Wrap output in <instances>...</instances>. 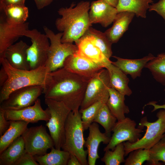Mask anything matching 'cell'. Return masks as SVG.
Wrapping results in <instances>:
<instances>
[{"label": "cell", "instance_id": "1", "mask_svg": "<svg viewBox=\"0 0 165 165\" xmlns=\"http://www.w3.org/2000/svg\"><path fill=\"white\" fill-rule=\"evenodd\" d=\"M50 74V81L43 90L45 98L62 102L72 111H79L91 78L79 75L63 67Z\"/></svg>", "mask_w": 165, "mask_h": 165}, {"label": "cell", "instance_id": "2", "mask_svg": "<svg viewBox=\"0 0 165 165\" xmlns=\"http://www.w3.org/2000/svg\"><path fill=\"white\" fill-rule=\"evenodd\" d=\"M90 3L82 1L76 6L73 2L68 7H61L58 11L61 17L56 20L57 30L62 33V43H72L82 37L92 26L89 17Z\"/></svg>", "mask_w": 165, "mask_h": 165}, {"label": "cell", "instance_id": "3", "mask_svg": "<svg viewBox=\"0 0 165 165\" xmlns=\"http://www.w3.org/2000/svg\"><path fill=\"white\" fill-rule=\"evenodd\" d=\"M0 63L8 75V80L0 89V103L17 89L28 86L39 85L44 89L50 81V72L45 66L33 70L17 69L11 66L4 57L0 58Z\"/></svg>", "mask_w": 165, "mask_h": 165}, {"label": "cell", "instance_id": "4", "mask_svg": "<svg viewBox=\"0 0 165 165\" xmlns=\"http://www.w3.org/2000/svg\"><path fill=\"white\" fill-rule=\"evenodd\" d=\"M84 131L81 115L79 111H71L66 122L61 148L76 156L82 165H87V153L84 149L85 140Z\"/></svg>", "mask_w": 165, "mask_h": 165}, {"label": "cell", "instance_id": "5", "mask_svg": "<svg viewBox=\"0 0 165 165\" xmlns=\"http://www.w3.org/2000/svg\"><path fill=\"white\" fill-rule=\"evenodd\" d=\"M162 109L157 113L156 116L158 119L155 122H148L146 117L142 119L138 127L143 129L146 127V132L142 137L135 143L123 142L125 156L138 148L149 149L165 135V108Z\"/></svg>", "mask_w": 165, "mask_h": 165}, {"label": "cell", "instance_id": "6", "mask_svg": "<svg viewBox=\"0 0 165 165\" xmlns=\"http://www.w3.org/2000/svg\"><path fill=\"white\" fill-rule=\"evenodd\" d=\"M43 29L50 43L45 66L50 72H52L63 67L66 59L77 52L78 48L76 45L72 43H62V32L55 34L46 26H44Z\"/></svg>", "mask_w": 165, "mask_h": 165}, {"label": "cell", "instance_id": "7", "mask_svg": "<svg viewBox=\"0 0 165 165\" xmlns=\"http://www.w3.org/2000/svg\"><path fill=\"white\" fill-rule=\"evenodd\" d=\"M45 102L50 114V118L46 125L48 128L55 148L61 149L64 141L66 122L71 110L61 102L45 98Z\"/></svg>", "mask_w": 165, "mask_h": 165}, {"label": "cell", "instance_id": "8", "mask_svg": "<svg viewBox=\"0 0 165 165\" xmlns=\"http://www.w3.org/2000/svg\"><path fill=\"white\" fill-rule=\"evenodd\" d=\"M25 36L30 38L31 44L27 51V61L30 70L45 66L48 57L50 43L46 35L35 29H29Z\"/></svg>", "mask_w": 165, "mask_h": 165}, {"label": "cell", "instance_id": "9", "mask_svg": "<svg viewBox=\"0 0 165 165\" xmlns=\"http://www.w3.org/2000/svg\"><path fill=\"white\" fill-rule=\"evenodd\" d=\"M110 87L108 71L106 68H103L90 79L79 110L86 108L98 101L108 100V89Z\"/></svg>", "mask_w": 165, "mask_h": 165}, {"label": "cell", "instance_id": "10", "mask_svg": "<svg viewBox=\"0 0 165 165\" xmlns=\"http://www.w3.org/2000/svg\"><path fill=\"white\" fill-rule=\"evenodd\" d=\"M21 136L25 151L34 156L45 154L48 149L54 147L52 137L42 125L28 127Z\"/></svg>", "mask_w": 165, "mask_h": 165}, {"label": "cell", "instance_id": "11", "mask_svg": "<svg viewBox=\"0 0 165 165\" xmlns=\"http://www.w3.org/2000/svg\"><path fill=\"white\" fill-rule=\"evenodd\" d=\"M43 87L39 85L30 86L17 89L0 103V108L5 110H17L32 105L43 93Z\"/></svg>", "mask_w": 165, "mask_h": 165}, {"label": "cell", "instance_id": "12", "mask_svg": "<svg viewBox=\"0 0 165 165\" xmlns=\"http://www.w3.org/2000/svg\"><path fill=\"white\" fill-rule=\"evenodd\" d=\"M135 121L128 117L116 122L112 131L113 134L110 140L104 151L111 149L113 150L118 144L125 141L133 143L138 141L141 138V133L143 129L136 128Z\"/></svg>", "mask_w": 165, "mask_h": 165}, {"label": "cell", "instance_id": "13", "mask_svg": "<svg viewBox=\"0 0 165 165\" xmlns=\"http://www.w3.org/2000/svg\"><path fill=\"white\" fill-rule=\"evenodd\" d=\"M5 116L7 120H21L34 123L39 121L46 122L50 118V114L47 108H42L41 100L38 98L32 105L17 110H5Z\"/></svg>", "mask_w": 165, "mask_h": 165}, {"label": "cell", "instance_id": "14", "mask_svg": "<svg viewBox=\"0 0 165 165\" xmlns=\"http://www.w3.org/2000/svg\"><path fill=\"white\" fill-rule=\"evenodd\" d=\"M29 30V23L19 24H10L0 17V58L4 57L7 49L19 38L25 36Z\"/></svg>", "mask_w": 165, "mask_h": 165}, {"label": "cell", "instance_id": "15", "mask_svg": "<svg viewBox=\"0 0 165 165\" xmlns=\"http://www.w3.org/2000/svg\"><path fill=\"white\" fill-rule=\"evenodd\" d=\"M63 68L69 72L90 79L103 68L80 55L77 52L66 59Z\"/></svg>", "mask_w": 165, "mask_h": 165}, {"label": "cell", "instance_id": "16", "mask_svg": "<svg viewBox=\"0 0 165 165\" xmlns=\"http://www.w3.org/2000/svg\"><path fill=\"white\" fill-rule=\"evenodd\" d=\"M117 13L116 8L104 0L93 1L89 12L90 22L92 25L99 24L107 27L113 22Z\"/></svg>", "mask_w": 165, "mask_h": 165}, {"label": "cell", "instance_id": "17", "mask_svg": "<svg viewBox=\"0 0 165 165\" xmlns=\"http://www.w3.org/2000/svg\"><path fill=\"white\" fill-rule=\"evenodd\" d=\"M88 129L89 135L85 141L84 147L87 148L88 165H95L97 160L100 158L98 150L100 144L102 142L108 144L111 137L105 132H101L96 122L92 123Z\"/></svg>", "mask_w": 165, "mask_h": 165}, {"label": "cell", "instance_id": "18", "mask_svg": "<svg viewBox=\"0 0 165 165\" xmlns=\"http://www.w3.org/2000/svg\"><path fill=\"white\" fill-rule=\"evenodd\" d=\"M77 53L102 68L112 63L100 50L87 38L82 36L75 42Z\"/></svg>", "mask_w": 165, "mask_h": 165}, {"label": "cell", "instance_id": "19", "mask_svg": "<svg viewBox=\"0 0 165 165\" xmlns=\"http://www.w3.org/2000/svg\"><path fill=\"white\" fill-rule=\"evenodd\" d=\"M29 46L25 42L20 40L7 49L4 58L14 68L30 70L27 54V50Z\"/></svg>", "mask_w": 165, "mask_h": 165}, {"label": "cell", "instance_id": "20", "mask_svg": "<svg viewBox=\"0 0 165 165\" xmlns=\"http://www.w3.org/2000/svg\"><path fill=\"white\" fill-rule=\"evenodd\" d=\"M113 57L117 60L112 61V63L125 74L130 75L133 79L140 76L142 69L148 62L155 57L151 53L142 58L136 59H123L116 56Z\"/></svg>", "mask_w": 165, "mask_h": 165}, {"label": "cell", "instance_id": "21", "mask_svg": "<svg viewBox=\"0 0 165 165\" xmlns=\"http://www.w3.org/2000/svg\"><path fill=\"white\" fill-rule=\"evenodd\" d=\"M135 15L133 12L127 11L118 13L112 26L104 32L112 44L117 42L127 30Z\"/></svg>", "mask_w": 165, "mask_h": 165}, {"label": "cell", "instance_id": "22", "mask_svg": "<svg viewBox=\"0 0 165 165\" xmlns=\"http://www.w3.org/2000/svg\"><path fill=\"white\" fill-rule=\"evenodd\" d=\"M108 92L107 105L117 121L123 119L126 117L125 114L130 112L129 107L125 103V95L112 87L108 89Z\"/></svg>", "mask_w": 165, "mask_h": 165}, {"label": "cell", "instance_id": "23", "mask_svg": "<svg viewBox=\"0 0 165 165\" xmlns=\"http://www.w3.org/2000/svg\"><path fill=\"white\" fill-rule=\"evenodd\" d=\"M105 68L109 73L111 87L125 96L130 95L132 91L128 86L129 79L127 75L112 63Z\"/></svg>", "mask_w": 165, "mask_h": 165}, {"label": "cell", "instance_id": "24", "mask_svg": "<svg viewBox=\"0 0 165 165\" xmlns=\"http://www.w3.org/2000/svg\"><path fill=\"white\" fill-rule=\"evenodd\" d=\"M2 16L7 23L19 24L26 22L28 17V8L24 5L0 6Z\"/></svg>", "mask_w": 165, "mask_h": 165}, {"label": "cell", "instance_id": "25", "mask_svg": "<svg viewBox=\"0 0 165 165\" xmlns=\"http://www.w3.org/2000/svg\"><path fill=\"white\" fill-rule=\"evenodd\" d=\"M8 129L0 136V153L22 135L28 128L29 123L21 120H9Z\"/></svg>", "mask_w": 165, "mask_h": 165}, {"label": "cell", "instance_id": "26", "mask_svg": "<svg viewBox=\"0 0 165 165\" xmlns=\"http://www.w3.org/2000/svg\"><path fill=\"white\" fill-rule=\"evenodd\" d=\"M25 152L24 141L21 136L0 153V165H14Z\"/></svg>", "mask_w": 165, "mask_h": 165}, {"label": "cell", "instance_id": "27", "mask_svg": "<svg viewBox=\"0 0 165 165\" xmlns=\"http://www.w3.org/2000/svg\"><path fill=\"white\" fill-rule=\"evenodd\" d=\"M152 0H118L116 8L118 13L127 11L133 12L138 17L145 18L149 3Z\"/></svg>", "mask_w": 165, "mask_h": 165}, {"label": "cell", "instance_id": "28", "mask_svg": "<svg viewBox=\"0 0 165 165\" xmlns=\"http://www.w3.org/2000/svg\"><path fill=\"white\" fill-rule=\"evenodd\" d=\"M88 38L98 48L108 59L112 56V43L109 40L105 33L90 27L82 36Z\"/></svg>", "mask_w": 165, "mask_h": 165}, {"label": "cell", "instance_id": "29", "mask_svg": "<svg viewBox=\"0 0 165 165\" xmlns=\"http://www.w3.org/2000/svg\"><path fill=\"white\" fill-rule=\"evenodd\" d=\"M51 151L43 155L34 156L39 165H67L70 154L53 147Z\"/></svg>", "mask_w": 165, "mask_h": 165}, {"label": "cell", "instance_id": "30", "mask_svg": "<svg viewBox=\"0 0 165 165\" xmlns=\"http://www.w3.org/2000/svg\"><path fill=\"white\" fill-rule=\"evenodd\" d=\"M117 120L106 104L101 108L93 122L102 126L105 130V133L110 136Z\"/></svg>", "mask_w": 165, "mask_h": 165}, {"label": "cell", "instance_id": "31", "mask_svg": "<svg viewBox=\"0 0 165 165\" xmlns=\"http://www.w3.org/2000/svg\"><path fill=\"white\" fill-rule=\"evenodd\" d=\"M145 68L149 69L157 82L165 86V60L160 54L148 62Z\"/></svg>", "mask_w": 165, "mask_h": 165}, {"label": "cell", "instance_id": "32", "mask_svg": "<svg viewBox=\"0 0 165 165\" xmlns=\"http://www.w3.org/2000/svg\"><path fill=\"white\" fill-rule=\"evenodd\" d=\"M107 100H103L98 101L86 108L79 110L81 115V119L84 130L88 129L99 110L106 103Z\"/></svg>", "mask_w": 165, "mask_h": 165}, {"label": "cell", "instance_id": "33", "mask_svg": "<svg viewBox=\"0 0 165 165\" xmlns=\"http://www.w3.org/2000/svg\"><path fill=\"white\" fill-rule=\"evenodd\" d=\"M125 154L123 142L117 145L113 150L105 151L101 160L106 165H119L125 162Z\"/></svg>", "mask_w": 165, "mask_h": 165}, {"label": "cell", "instance_id": "34", "mask_svg": "<svg viewBox=\"0 0 165 165\" xmlns=\"http://www.w3.org/2000/svg\"><path fill=\"white\" fill-rule=\"evenodd\" d=\"M149 160L151 165H161L160 161L165 163V135L149 149Z\"/></svg>", "mask_w": 165, "mask_h": 165}, {"label": "cell", "instance_id": "35", "mask_svg": "<svg viewBox=\"0 0 165 165\" xmlns=\"http://www.w3.org/2000/svg\"><path fill=\"white\" fill-rule=\"evenodd\" d=\"M129 153V156L125 160V165H141L145 161L149 160V149L139 148Z\"/></svg>", "mask_w": 165, "mask_h": 165}, {"label": "cell", "instance_id": "36", "mask_svg": "<svg viewBox=\"0 0 165 165\" xmlns=\"http://www.w3.org/2000/svg\"><path fill=\"white\" fill-rule=\"evenodd\" d=\"M14 165H39L33 156L25 152L15 162Z\"/></svg>", "mask_w": 165, "mask_h": 165}, {"label": "cell", "instance_id": "37", "mask_svg": "<svg viewBox=\"0 0 165 165\" xmlns=\"http://www.w3.org/2000/svg\"><path fill=\"white\" fill-rule=\"evenodd\" d=\"M149 11H154L161 16L165 21V0H159L149 6Z\"/></svg>", "mask_w": 165, "mask_h": 165}, {"label": "cell", "instance_id": "38", "mask_svg": "<svg viewBox=\"0 0 165 165\" xmlns=\"http://www.w3.org/2000/svg\"><path fill=\"white\" fill-rule=\"evenodd\" d=\"M5 110L0 108V136H2L8 129L10 125L9 120L6 119Z\"/></svg>", "mask_w": 165, "mask_h": 165}, {"label": "cell", "instance_id": "39", "mask_svg": "<svg viewBox=\"0 0 165 165\" xmlns=\"http://www.w3.org/2000/svg\"><path fill=\"white\" fill-rule=\"evenodd\" d=\"M25 0H0V6L24 5Z\"/></svg>", "mask_w": 165, "mask_h": 165}, {"label": "cell", "instance_id": "40", "mask_svg": "<svg viewBox=\"0 0 165 165\" xmlns=\"http://www.w3.org/2000/svg\"><path fill=\"white\" fill-rule=\"evenodd\" d=\"M55 0H34L37 8L42 9L50 4Z\"/></svg>", "mask_w": 165, "mask_h": 165}, {"label": "cell", "instance_id": "41", "mask_svg": "<svg viewBox=\"0 0 165 165\" xmlns=\"http://www.w3.org/2000/svg\"><path fill=\"white\" fill-rule=\"evenodd\" d=\"M8 78V75L4 68L2 66L0 70V87H2Z\"/></svg>", "mask_w": 165, "mask_h": 165}, {"label": "cell", "instance_id": "42", "mask_svg": "<svg viewBox=\"0 0 165 165\" xmlns=\"http://www.w3.org/2000/svg\"><path fill=\"white\" fill-rule=\"evenodd\" d=\"M67 165H82L80 162L75 155L70 154Z\"/></svg>", "mask_w": 165, "mask_h": 165}, {"label": "cell", "instance_id": "43", "mask_svg": "<svg viewBox=\"0 0 165 165\" xmlns=\"http://www.w3.org/2000/svg\"><path fill=\"white\" fill-rule=\"evenodd\" d=\"M112 6L116 8L118 3V0H104Z\"/></svg>", "mask_w": 165, "mask_h": 165}, {"label": "cell", "instance_id": "44", "mask_svg": "<svg viewBox=\"0 0 165 165\" xmlns=\"http://www.w3.org/2000/svg\"><path fill=\"white\" fill-rule=\"evenodd\" d=\"M160 54L162 57L165 60V54L164 53H161Z\"/></svg>", "mask_w": 165, "mask_h": 165}, {"label": "cell", "instance_id": "45", "mask_svg": "<svg viewBox=\"0 0 165 165\" xmlns=\"http://www.w3.org/2000/svg\"><path fill=\"white\" fill-rule=\"evenodd\" d=\"M164 91H165V89H164Z\"/></svg>", "mask_w": 165, "mask_h": 165}]
</instances>
